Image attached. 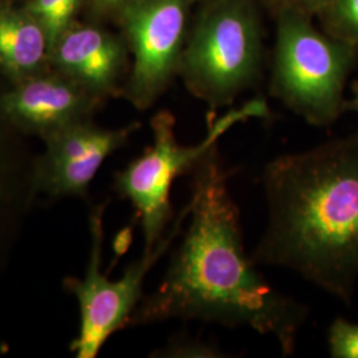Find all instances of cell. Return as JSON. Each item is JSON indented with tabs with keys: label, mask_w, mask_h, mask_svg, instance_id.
Instances as JSON below:
<instances>
[{
	"label": "cell",
	"mask_w": 358,
	"mask_h": 358,
	"mask_svg": "<svg viewBox=\"0 0 358 358\" xmlns=\"http://www.w3.org/2000/svg\"><path fill=\"white\" fill-rule=\"evenodd\" d=\"M189 224L159 287L142 297L129 325L171 319L272 336L285 356L296 349L306 306L276 291L244 252L241 214L229 190L230 171L217 146L192 170Z\"/></svg>",
	"instance_id": "cell-1"
},
{
	"label": "cell",
	"mask_w": 358,
	"mask_h": 358,
	"mask_svg": "<svg viewBox=\"0 0 358 358\" xmlns=\"http://www.w3.org/2000/svg\"><path fill=\"white\" fill-rule=\"evenodd\" d=\"M267 226L252 260L352 304L358 280V133L280 155L263 173Z\"/></svg>",
	"instance_id": "cell-2"
},
{
	"label": "cell",
	"mask_w": 358,
	"mask_h": 358,
	"mask_svg": "<svg viewBox=\"0 0 358 358\" xmlns=\"http://www.w3.org/2000/svg\"><path fill=\"white\" fill-rule=\"evenodd\" d=\"M272 92L309 124L329 125L344 110L346 78L355 45L321 35L303 17L280 20Z\"/></svg>",
	"instance_id": "cell-3"
},
{
	"label": "cell",
	"mask_w": 358,
	"mask_h": 358,
	"mask_svg": "<svg viewBox=\"0 0 358 358\" xmlns=\"http://www.w3.org/2000/svg\"><path fill=\"white\" fill-rule=\"evenodd\" d=\"M268 110L264 103L254 101L242 109L234 110L210 125L205 140L198 145H180L176 136V120L169 112H159L152 120L153 143L115 176L117 192L130 201L141 222L145 248L149 252L164 238L173 219L170 201L174 180L185 173H192L201 158L219 138L239 121L248 117H266Z\"/></svg>",
	"instance_id": "cell-4"
},
{
	"label": "cell",
	"mask_w": 358,
	"mask_h": 358,
	"mask_svg": "<svg viewBox=\"0 0 358 358\" xmlns=\"http://www.w3.org/2000/svg\"><path fill=\"white\" fill-rule=\"evenodd\" d=\"M105 203L93 208L90 217V256L85 276L66 278V291L76 296L80 307V329L71 344L76 358H96L113 333L128 327L142 300V287L154 264L166 254L183 230L190 213V202L174 220L166 236L141 259L129 266L121 279L112 282L101 272Z\"/></svg>",
	"instance_id": "cell-5"
},
{
	"label": "cell",
	"mask_w": 358,
	"mask_h": 358,
	"mask_svg": "<svg viewBox=\"0 0 358 358\" xmlns=\"http://www.w3.org/2000/svg\"><path fill=\"white\" fill-rule=\"evenodd\" d=\"M259 66L255 16L243 3L229 1L198 24L182 53L178 71L196 97L220 106L255 81Z\"/></svg>",
	"instance_id": "cell-6"
},
{
	"label": "cell",
	"mask_w": 358,
	"mask_h": 358,
	"mask_svg": "<svg viewBox=\"0 0 358 358\" xmlns=\"http://www.w3.org/2000/svg\"><path fill=\"white\" fill-rule=\"evenodd\" d=\"M124 23L134 56L127 97L146 109L179 69L186 0H134L124 10Z\"/></svg>",
	"instance_id": "cell-7"
},
{
	"label": "cell",
	"mask_w": 358,
	"mask_h": 358,
	"mask_svg": "<svg viewBox=\"0 0 358 358\" xmlns=\"http://www.w3.org/2000/svg\"><path fill=\"white\" fill-rule=\"evenodd\" d=\"M138 127L131 124L125 128L103 129L87 120L47 136L43 140L45 152L36 159L38 194L52 198L87 196L103 161L122 148Z\"/></svg>",
	"instance_id": "cell-8"
},
{
	"label": "cell",
	"mask_w": 358,
	"mask_h": 358,
	"mask_svg": "<svg viewBox=\"0 0 358 358\" xmlns=\"http://www.w3.org/2000/svg\"><path fill=\"white\" fill-rule=\"evenodd\" d=\"M100 99L63 73L41 72L0 93V112L23 134L45 138L60 129L90 120Z\"/></svg>",
	"instance_id": "cell-9"
},
{
	"label": "cell",
	"mask_w": 358,
	"mask_h": 358,
	"mask_svg": "<svg viewBox=\"0 0 358 358\" xmlns=\"http://www.w3.org/2000/svg\"><path fill=\"white\" fill-rule=\"evenodd\" d=\"M36 158L0 112V272L10 264L38 195Z\"/></svg>",
	"instance_id": "cell-10"
},
{
	"label": "cell",
	"mask_w": 358,
	"mask_h": 358,
	"mask_svg": "<svg viewBox=\"0 0 358 358\" xmlns=\"http://www.w3.org/2000/svg\"><path fill=\"white\" fill-rule=\"evenodd\" d=\"M57 72L97 99L115 93L125 66V53L112 35L93 27L66 31L50 52Z\"/></svg>",
	"instance_id": "cell-11"
},
{
	"label": "cell",
	"mask_w": 358,
	"mask_h": 358,
	"mask_svg": "<svg viewBox=\"0 0 358 358\" xmlns=\"http://www.w3.org/2000/svg\"><path fill=\"white\" fill-rule=\"evenodd\" d=\"M47 57L48 38L38 20L0 3V72L15 84L44 72Z\"/></svg>",
	"instance_id": "cell-12"
},
{
	"label": "cell",
	"mask_w": 358,
	"mask_h": 358,
	"mask_svg": "<svg viewBox=\"0 0 358 358\" xmlns=\"http://www.w3.org/2000/svg\"><path fill=\"white\" fill-rule=\"evenodd\" d=\"M80 0H32L28 13H31L45 31L50 52L59 38L68 31L71 17L76 11Z\"/></svg>",
	"instance_id": "cell-13"
},
{
	"label": "cell",
	"mask_w": 358,
	"mask_h": 358,
	"mask_svg": "<svg viewBox=\"0 0 358 358\" xmlns=\"http://www.w3.org/2000/svg\"><path fill=\"white\" fill-rule=\"evenodd\" d=\"M327 8L338 38L358 45V0H331Z\"/></svg>",
	"instance_id": "cell-14"
},
{
	"label": "cell",
	"mask_w": 358,
	"mask_h": 358,
	"mask_svg": "<svg viewBox=\"0 0 358 358\" xmlns=\"http://www.w3.org/2000/svg\"><path fill=\"white\" fill-rule=\"evenodd\" d=\"M328 344L333 358H358V324L345 319L333 321Z\"/></svg>",
	"instance_id": "cell-15"
},
{
	"label": "cell",
	"mask_w": 358,
	"mask_h": 358,
	"mask_svg": "<svg viewBox=\"0 0 358 358\" xmlns=\"http://www.w3.org/2000/svg\"><path fill=\"white\" fill-rule=\"evenodd\" d=\"M158 357L169 358H219L224 357L223 352L217 345L196 340L192 337H174L167 345L155 355Z\"/></svg>",
	"instance_id": "cell-16"
},
{
	"label": "cell",
	"mask_w": 358,
	"mask_h": 358,
	"mask_svg": "<svg viewBox=\"0 0 358 358\" xmlns=\"http://www.w3.org/2000/svg\"><path fill=\"white\" fill-rule=\"evenodd\" d=\"M284 1L300 8H317V7H327V4L331 0H284Z\"/></svg>",
	"instance_id": "cell-17"
},
{
	"label": "cell",
	"mask_w": 358,
	"mask_h": 358,
	"mask_svg": "<svg viewBox=\"0 0 358 358\" xmlns=\"http://www.w3.org/2000/svg\"><path fill=\"white\" fill-rule=\"evenodd\" d=\"M353 92H355L353 99H352L350 101H345V103H344V109L353 110V112H357L358 113V83H356V85H355V88H353Z\"/></svg>",
	"instance_id": "cell-18"
},
{
	"label": "cell",
	"mask_w": 358,
	"mask_h": 358,
	"mask_svg": "<svg viewBox=\"0 0 358 358\" xmlns=\"http://www.w3.org/2000/svg\"><path fill=\"white\" fill-rule=\"evenodd\" d=\"M94 1L101 8H109V7H115L117 4L124 3L125 0H94Z\"/></svg>",
	"instance_id": "cell-19"
}]
</instances>
